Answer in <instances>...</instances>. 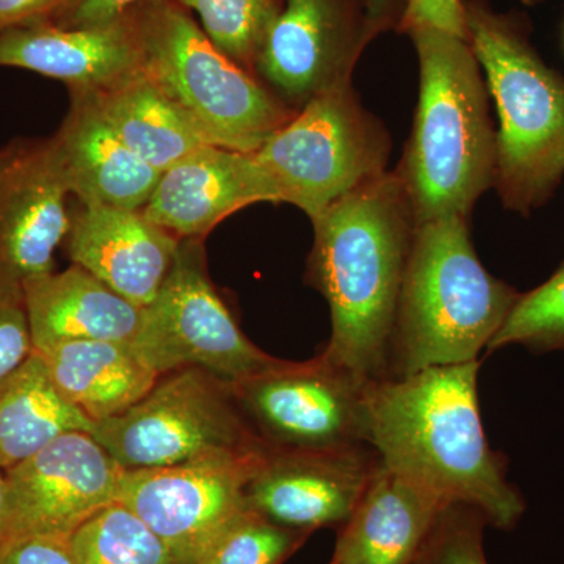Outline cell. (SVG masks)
<instances>
[{
	"mask_svg": "<svg viewBox=\"0 0 564 564\" xmlns=\"http://www.w3.org/2000/svg\"><path fill=\"white\" fill-rule=\"evenodd\" d=\"M478 369L474 361L370 381L367 444L386 469L445 505H467L497 529H513L525 503L486 440Z\"/></svg>",
	"mask_w": 564,
	"mask_h": 564,
	"instance_id": "6da1fadb",
	"label": "cell"
},
{
	"mask_svg": "<svg viewBox=\"0 0 564 564\" xmlns=\"http://www.w3.org/2000/svg\"><path fill=\"white\" fill-rule=\"evenodd\" d=\"M310 270L332 311L322 352L348 372L388 377L393 325L415 218L399 172L366 182L313 218Z\"/></svg>",
	"mask_w": 564,
	"mask_h": 564,
	"instance_id": "7a4b0ae2",
	"label": "cell"
},
{
	"mask_svg": "<svg viewBox=\"0 0 564 564\" xmlns=\"http://www.w3.org/2000/svg\"><path fill=\"white\" fill-rule=\"evenodd\" d=\"M421 65L413 135L397 170L415 225L444 215L469 217L496 184L497 131L484 70L469 41L437 29L408 32Z\"/></svg>",
	"mask_w": 564,
	"mask_h": 564,
	"instance_id": "3957f363",
	"label": "cell"
},
{
	"mask_svg": "<svg viewBox=\"0 0 564 564\" xmlns=\"http://www.w3.org/2000/svg\"><path fill=\"white\" fill-rule=\"evenodd\" d=\"M519 296L485 269L470 242L466 217L444 215L417 223L397 307L388 377L478 361Z\"/></svg>",
	"mask_w": 564,
	"mask_h": 564,
	"instance_id": "277c9868",
	"label": "cell"
},
{
	"mask_svg": "<svg viewBox=\"0 0 564 564\" xmlns=\"http://www.w3.org/2000/svg\"><path fill=\"white\" fill-rule=\"evenodd\" d=\"M464 6L499 117L494 187L507 209L529 215L564 176V77L540 57L521 22L477 0Z\"/></svg>",
	"mask_w": 564,
	"mask_h": 564,
	"instance_id": "5b68a950",
	"label": "cell"
},
{
	"mask_svg": "<svg viewBox=\"0 0 564 564\" xmlns=\"http://www.w3.org/2000/svg\"><path fill=\"white\" fill-rule=\"evenodd\" d=\"M143 74L214 141L254 152L293 115L218 50L184 7L172 0L135 13Z\"/></svg>",
	"mask_w": 564,
	"mask_h": 564,
	"instance_id": "8992f818",
	"label": "cell"
},
{
	"mask_svg": "<svg viewBox=\"0 0 564 564\" xmlns=\"http://www.w3.org/2000/svg\"><path fill=\"white\" fill-rule=\"evenodd\" d=\"M391 139L351 84L315 96L252 152L278 202L313 218L386 173Z\"/></svg>",
	"mask_w": 564,
	"mask_h": 564,
	"instance_id": "52a82bcc",
	"label": "cell"
},
{
	"mask_svg": "<svg viewBox=\"0 0 564 564\" xmlns=\"http://www.w3.org/2000/svg\"><path fill=\"white\" fill-rule=\"evenodd\" d=\"M91 436L126 470L267 451L240 414L231 384L193 367L162 375L139 403L95 423Z\"/></svg>",
	"mask_w": 564,
	"mask_h": 564,
	"instance_id": "ba28073f",
	"label": "cell"
},
{
	"mask_svg": "<svg viewBox=\"0 0 564 564\" xmlns=\"http://www.w3.org/2000/svg\"><path fill=\"white\" fill-rule=\"evenodd\" d=\"M131 345L159 377L193 367L234 384L280 362L245 336L207 276L195 240H181L176 261L154 302L144 307Z\"/></svg>",
	"mask_w": 564,
	"mask_h": 564,
	"instance_id": "9c48e42d",
	"label": "cell"
},
{
	"mask_svg": "<svg viewBox=\"0 0 564 564\" xmlns=\"http://www.w3.org/2000/svg\"><path fill=\"white\" fill-rule=\"evenodd\" d=\"M362 380L321 355L281 361L231 384L240 414L272 452H336L367 444Z\"/></svg>",
	"mask_w": 564,
	"mask_h": 564,
	"instance_id": "30bf717a",
	"label": "cell"
},
{
	"mask_svg": "<svg viewBox=\"0 0 564 564\" xmlns=\"http://www.w3.org/2000/svg\"><path fill=\"white\" fill-rule=\"evenodd\" d=\"M265 452L124 470L118 502L139 516L174 556L196 560L223 527L247 510L245 491Z\"/></svg>",
	"mask_w": 564,
	"mask_h": 564,
	"instance_id": "8fae6325",
	"label": "cell"
},
{
	"mask_svg": "<svg viewBox=\"0 0 564 564\" xmlns=\"http://www.w3.org/2000/svg\"><path fill=\"white\" fill-rule=\"evenodd\" d=\"M124 470L91 433L61 434L3 473L7 540L32 534L69 538L93 514L118 502Z\"/></svg>",
	"mask_w": 564,
	"mask_h": 564,
	"instance_id": "7c38bea8",
	"label": "cell"
},
{
	"mask_svg": "<svg viewBox=\"0 0 564 564\" xmlns=\"http://www.w3.org/2000/svg\"><path fill=\"white\" fill-rule=\"evenodd\" d=\"M377 33L362 0H288L256 65L276 90L304 106L351 84L356 62Z\"/></svg>",
	"mask_w": 564,
	"mask_h": 564,
	"instance_id": "4fadbf2b",
	"label": "cell"
},
{
	"mask_svg": "<svg viewBox=\"0 0 564 564\" xmlns=\"http://www.w3.org/2000/svg\"><path fill=\"white\" fill-rule=\"evenodd\" d=\"M68 180L54 140L9 150L0 163V293L22 295L51 273L70 228Z\"/></svg>",
	"mask_w": 564,
	"mask_h": 564,
	"instance_id": "5bb4252c",
	"label": "cell"
},
{
	"mask_svg": "<svg viewBox=\"0 0 564 564\" xmlns=\"http://www.w3.org/2000/svg\"><path fill=\"white\" fill-rule=\"evenodd\" d=\"M378 466L369 445L317 454L267 451L248 481L245 502L295 532L344 525Z\"/></svg>",
	"mask_w": 564,
	"mask_h": 564,
	"instance_id": "9a60e30c",
	"label": "cell"
},
{
	"mask_svg": "<svg viewBox=\"0 0 564 564\" xmlns=\"http://www.w3.org/2000/svg\"><path fill=\"white\" fill-rule=\"evenodd\" d=\"M0 66L33 70L68 84L74 93L109 91L143 73L133 11L98 28L46 21L0 32Z\"/></svg>",
	"mask_w": 564,
	"mask_h": 564,
	"instance_id": "2e32d148",
	"label": "cell"
},
{
	"mask_svg": "<svg viewBox=\"0 0 564 564\" xmlns=\"http://www.w3.org/2000/svg\"><path fill=\"white\" fill-rule=\"evenodd\" d=\"M254 203L280 202L252 152L204 147L162 173L141 212L173 236L193 239Z\"/></svg>",
	"mask_w": 564,
	"mask_h": 564,
	"instance_id": "e0dca14e",
	"label": "cell"
},
{
	"mask_svg": "<svg viewBox=\"0 0 564 564\" xmlns=\"http://www.w3.org/2000/svg\"><path fill=\"white\" fill-rule=\"evenodd\" d=\"M180 243L143 212L104 204H82L66 236L73 263L141 310L161 292Z\"/></svg>",
	"mask_w": 564,
	"mask_h": 564,
	"instance_id": "ac0fdd59",
	"label": "cell"
},
{
	"mask_svg": "<svg viewBox=\"0 0 564 564\" xmlns=\"http://www.w3.org/2000/svg\"><path fill=\"white\" fill-rule=\"evenodd\" d=\"M70 193L82 204L141 210L162 174L129 150L90 93H74L73 109L55 137Z\"/></svg>",
	"mask_w": 564,
	"mask_h": 564,
	"instance_id": "d6986e66",
	"label": "cell"
},
{
	"mask_svg": "<svg viewBox=\"0 0 564 564\" xmlns=\"http://www.w3.org/2000/svg\"><path fill=\"white\" fill-rule=\"evenodd\" d=\"M445 507L380 463L343 525L332 563L414 564Z\"/></svg>",
	"mask_w": 564,
	"mask_h": 564,
	"instance_id": "ffe728a7",
	"label": "cell"
},
{
	"mask_svg": "<svg viewBox=\"0 0 564 564\" xmlns=\"http://www.w3.org/2000/svg\"><path fill=\"white\" fill-rule=\"evenodd\" d=\"M22 303L36 351L73 340L132 343L143 317L141 307L76 263L25 282Z\"/></svg>",
	"mask_w": 564,
	"mask_h": 564,
	"instance_id": "44dd1931",
	"label": "cell"
},
{
	"mask_svg": "<svg viewBox=\"0 0 564 564\" xmlns=\"http://www.w3.org/2000/svg\"><path fill=\"white\" fill-rule=\"evenodd\" d=\"M39 352L63 399L93 423L124 413L161 378L131 343L73 340Z\"/></svg>",
	"mask_w": 564,
	"mask_h": 564,
	"instance_id": "7402d4cb",
	"label": "cell"
},
{
	"mask_svg": "<svg viewBox=\"0 0 564 564\" xmlns=\"http://www.w3.org/2000/svg\"><path fill=\"white\" fill-rule=\"evenodd\" d=\"M90 95L122 143L161 174L193 151L215 147L209 135L143 73L109 91Z\"/></svg>",
	"mask_w": 564,
	"mask_h": 564,
	"instance_id": "603a6c76",
	"label": "cell"
},
{
	"mask_svg": "<svg viewBox=\"0 0 564 564\" xmlns=\"http://www.w3.org/2000/svg\"><path fill=\"white\" fill-rule=\"evenodd\" d=\"M95 423L70 406L33 351L0 383V470L11 469L69 432L91 433Z\"/></svg>",
	"mask_w": 564,
	"mask_h": 564,
	"instance_id": "cb8c5ba5",
	"label": "cell"
},
{
	"mask_svg": "<svg viewBox=\"0 0 564 564\" xmlns=\"http://www.w3.org/2000/svg\"><path fill=\"white\" fill-rule=\"evenodd\" d=\"M77 564H170L169 545L120 502L102 508L68 538Z\"/></svg>",
	"mask_w": 564,
	"mask_h": 564,
	"instance_id": "d4e9b609",
	"label": "cell"
},
{
	"mask_svg": "<svg viewBox=\"0 0 564 564\" xmlns=\"http://www.w3.org/2000/svg\"><path fill=\"white\" fill-rule=\"evenodd\" d=\"M202 20L212 43L234 62L258 61L267 32L278 14L274 0H176Z\"/></svg>",
	"mask_w": 564,
	"mask_h": 564,
	"instance_id": "484cf974",
	"label": "cell"
},
{
	"mask_svg": "<svg viewBox=\"0 0 564 564\" xmlns=\"http://www.w3.org/2000/svg\"><path fill=\"white\" fill-rule=\"evenodd\" d=\"M310 534L284 529L251 510L232 518L203 549L198 564H281Z\"/></svg>",
	"mask_w": 564,
	"mask_h": 564,
	"instance_id": "4316f807",
	"label": "cell"
},
{
	"mask_svg": "<svg viewBox=\"0 0 564 564\" xmlns=\"http://www.w3.org/2000/svg\"><path fill=\"white\" fill-rule=\"evenodd\" d=\"M508 345L534 351L564 350V262L540 288L521 293L488 351Z\"/></svg>",
	"mask_w": 564,
	"mask_h": 564,
	"instance_id": "83f0119b",
	"label": "cell"
},
{
	"mask_svg": "<svg viewBox=\"0 0 564 564\" xmlns=\"http://www.w3.org/2000/svg\"><path fill=\"white\" fill-rule=\"evenodd\" d=\"M485 516L451 503L441 511L415 564H488L484 552Z\"/></svg>",
	"mask_w": 564,
	"mask_h": 564,
	"instance_id": "f1b7e54d",
	"label": "cell"
},
{
	"mask_svg": "<svg viewBox=\"0 0 564 564\" xmlns=\"http://www.w3.org/2000/svg\"><path fill=\"white\" fill-rule=\"evenodd\" d=\"M33 351L22 295L0 293V383L20 369Z\"/></svg>",
	"mask_w": 564,
	"mask_h": 564,
	"instance_id": "f546056e",
	"label": "cell"
},
{
	"mask_svg": "<svg viewBox=\"0 0 564 564\" xmlns=\"http://www.w3.org/2000/svg\"><path fill=\"white\" fill-rule=\"evenodd\" d=\"M417 28L437 29L469 41L466 6L462 0H408L400 29L410 32Z\"/></svg>",
	"mask_w": 564,
	"mask_h": 564,
	"instance_id": "4dcf8cb0",
	"label": "cell"
},
{
	"mask_svg": "<svg viewBox=\"0 0 564 564\" xmlns=\"http://www.w3.org/2000/svg\"><path fill=\"white\" fill-rule=\"evenodd\" d=\"M0 564H77L68 538L32 536L10 538L0 544Z\"/></svg>",
	"mask_w": 564,
	"mask_h": 564,
	"instance_id": "1f68e13d",
	"label": "cell"
},
{
	"mask_svg": "<svg viewBox=\"0 0 564 564\" xmlns=\"http://www.w3.org/2000/svg\"><path fill=\"white\" fill-rule=\"evenodd\" d=\"M161 0H69L63 7V28H98L111 24L131 14L135 7L150 6Z\"/></svg>",
	"mask_w": 564,
	"mask_h": 564,
	"instance_id": "d6a6232c",
	"label": "cell"
},
{
	"mask_svg": "<svg viewBox=\"0 0 564 564\" xmlns=\"http://www.w3.org/2000/svg\"><path fill=\"white\" fill-rule=\"evenodd\" d=\"M69 0H0V32L33 22L46 21Z\"/></svg>",
	"mask_w": 564,
	"mask_h": 564,
	"instance_id": "836d02e7",
	"label": "cell"
},
{
	"mask_svg": "<svg viewBox=\"0 0 564 564\" xmlns=\"http://www.w3.org/2000/svg\"><path fill=\"white\" fill-rule=\"evenodd\" d=\"M362 3L378 33L402 25L408 0H362Z\"/></svg>",
	"mask_w": 564,
	"mask_h": 564,
	"instance_id": "e575fe53",
	"label": "cell"
},
{
	"mask_svg": "<svg viewBox=\"0 0 564 564\" xmlns=\"http://www.w3.org/2000/svg\"><path fill=\"white\" fill-rule=\"evenodd\" d=\"M7 529H9V510H7L6 474L0 470V544L7 541Z\"/></svg>",
	"mask_w": 564,
	"mask_h": 564,
	"instance_id": "d590c367",
	"label": "cell"
},
{
	"mask_svg": "<svg viewBox=\"0 0 564 564\" xmlns=\"http://www.w3.org/2000/svg\"><path fill=\"white\" fill-rule=\"evenodd\" d=\"M170 564H198L195 558H180V556H174V560Z\"/></svg>",
	"mask_w": 564,
	"mask_h": 564,
	"instance_id": "8d00e7d4",
	"label": "cell"
},
{
	"mask_svg": "<svg viewBox=\"0 0 564 564\" xmlns=\"http://www.w3.org/2000/svg\"><path fill=\"white\" fill-rule=\"evenodd\" d=\"M7 151L0 152V163H2L3 158H6Z\"/></svg>",
	"mask_w": 564,
	"mask_h": 564,
	"instance_id": "74e56055",
	"label": "cell"
},
{
	"mask_svg": "<svg viewBox=\"0 0 564 564\" xmlns=\"http://www.w3.org/2000/svg\"><path fill=\"white\" fill-rule=\"evenodd\" d=\"M525 3H536L541 2V0H524Z\"/></svg>",
	"mask_w": 564,
	"mask_h": 564,
	"instance_id": "f35d334b",
	"label": "cell"
},
{
	"mask_svg": "<svg viewBox=\"0 0 564 564\" xmlns=\"http://www.w3.org/2000/svg\"><path fill=\"white\" fill-rule=\"evenodd\" d=\"M333 564V563H332Z\"/></svg>",
	"mask_w": 564,
	"mask_h": 564,
	"instance_id": "ab89813d",
	"label": "cell"
}]
</instances>
